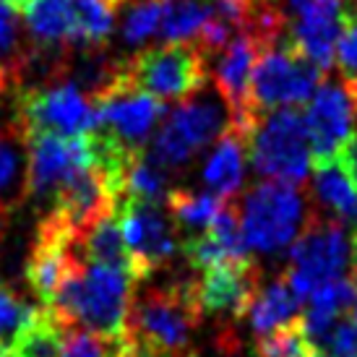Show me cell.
Returning <instances> with one entry per match:
<instances>
[{"label": "cell", "instance_id": "obj_25", "mask_svg": "<svg viewBox=\"0 0 357 357\" xmlns=\"http://www.w3.org/2000/svg\"><path fill=\"white\" fill-rule=\"evenodd\" d=\"M63 342H66V328L55 321L50 310L37 307L34 318L21 331L8 357H60Z\"/></svg>", "mask_w": 357, "mask_h": 357}, {"label": "cell", "instance_id": "obj_21", "mask_svg": "<svg viewBox=\"0 0 357 357\" xmlns=\"http://www.w3.org/2000/svg\"><path fill=\"white\" fill-rule=\"evenodd\" d=\"M76 250H79V258L84 264H86V261H94V264L115 266V268L128 271L130 277H133L130 253H128V248H126V240H123V232H120L115 211L107 214V217H102L100 222H94V225H91L89 229H84L81 235H76Z\"/></svg>", "mask_w": 357, "mask_h": 357}, {"label": "cell", "instance_id": "obj_28", "mask_svg": "<svg viewBox=\"0 0 357 357\" xmlns=\"http://www.w3.org/2000/svg\"><path fill=\"white\" fill-rule=\"evenodd\" d=\"M34 313H37V307L21 300L13 289L0 287V357H8L16 339L34 318Z\"/></svg>", "mask_w": 357, "mask_h": 357}, {"label": "cell", "instance_id": "obj_20", "mask_svg": "<svg viewBox=\"0 0 357 357\" xmlns=\"http://www.w3.org/2000/svg\"><path fill=\"white\" fill-rule=\"evenodd\" d=\"M24 24L37 45H73V0H26Z\"/></svg>", "mask_w": 357, "mask_h": 357}, {"label": "cell", "instance_id": "obj_23", "mask_svg": "<svg viewBox=\"0 0 357 357\" xmlns=\"http://www.w3.org/2000/svg\"><path fill=\"white\" fill-rule=\"evenodd\" d=\"M225 201L227 199H222L211 190L193 193V190L185 188H169L165 204L169 206V214L178 219L180 227L193 232V235H201V232H206L214 225V219H217L219 208L225 206Z\"/></svg>", "mask_w": 357, "mask_h": 357}, {"label": "cell", "instance_id": "obj_4", "mask_svg": "<svg viewBox=\"0 0 357 357\" xmlns=\"http://www.w3.org/2000/svg\"><path fill=\"white\" fill-rule=\"evenodd\" d=\"M240 214V232L248 253L274 256L292 245L307 222L305 199L298 185L266 180L258 183L243 199Z\"/></svg>", "mask_w": 357, "mask_h": 357}, {"label": "cell", "instance_id": "obj_33", "mask_svg": "<svg viewBox=\"0 0 357 357\" xmlns=\"http://www.w3.org/2000/svg\"><path fill=\"white\" fill-rule=\"evenodd\" d=\"M352 258H355V277H357V229L352 235Z\"/></svg>", "mask_w": 357, "mask_h": 357}, {"label": "cell", "instance_id": "obj_17", "mask_svg": "<svg viewBox=\"0 0 357 357\" xmlns=\"http://www.w3.org/2000/svg\"><path fill=\"white\" fill-rule=\"evenodd\" d=\"M29 193V151L19 123L0 126V208L13 211Z\"/></svg>", "mask_w": 357, "mask_h": 357}, {"label": "cell", "instance_id": "obj_30", "mask_svg": "<svg viewBox=\"0 0 357 357\" xmlns=\"http://www.w3.org/2000/svg\"><path fill=\"white\" fill-rule=\"evenodd\" d=\"M337 157H339V162L344 165V169L349 172V178L357 183V133L342 146V151H339Z\"/></svg>", "mask_w": 357, "mask_h": 357}, {"label": "cell", "instance_id": "obj_10", "mask_svg": "<svg viewBox=\"0 0 357 357\" xmlns=\"http://www.w3.org/2000/svg\"><path fill=\"white\" fill-rule=\"evenodd\" d=\"M115 217L130 253L136 279L149 277L162 266H167L178 253L175 227L169 222V214L157 201L123 199L115 206Z\"/></svg>", "mask_w": 357, "mask_h": 357}, {"label": "cell", "instance_id": "obj_26", "mask_svg": "<svg viewBox=\"0 0 357 357\" xmlns=\"http://www.w3.org/2000/svg\"><path fill=\"white\" fill-rule=\"evenodd\" d=\"M165 0H123V19H120V37L130 47L146 45L157 37L162 21Z\"/></svg>", "mask_w": 357, "mask_h": 357}, {"label": "cell", "instance_id": "obj_11", "mask_svg": "<svg viewBox=\"0 0 357 357\" xmlns=\"http://www.w3.org/2000/svg\"><path fill=\"white\" fill-rule=\"evenodd\" d=\"M91 102L100 115V128L130 151L144 149L165 115V102L128 86L123 76L97 97H91Z\"/></svg>", "mask_w": 357, "mask_h": 357}, {"label": "cell", "instance_id": "obj_19", "mask_svg": "<svg viewBox=\"0 0 357 357\" xmlns=\"http://www.w3.org/2000/svg\"><path fill=\"white\" fill-rule=\"evenodd\" d=\"M300 303L303 300L289 289L284 274L268 284H261L248 305V324L258 337L271 334L277 328L300 321Z\"/></svg>", "mask_w": 357, "mask_h": 357}, {"label": "cell", "instance_id": "obj_3", "mask_svg": "<svg viewBox=\"0 0 357 357\" xmlns=\"http://www.w3.org/2000/svg\"><path fill=\"white\" fill-rule=\"evenodd\" d=\"M208 55L196 42H162L123 63L128 86L159 102H183L204 91Z\"/></svg>", "mask_w": 357, "mask_h": 357}, {"label": "cell", "instance_id": "obj_22", "mask_svg": "<svg viewBox=\"0 0 357 357\" xmlns=\"http://www.w3.org/2000/svg\"><path fill=\"white\" fill-rule=\"evenodd\" d=\"M123 0H73V45L100 47L115 29Z\"/></svg>", "mask_w": 357, "mask_h": 357}, {"label": "cell", "instance_id": "obj_8", "mask_svg": "<svg viewBox=\"0 0 357 357\" xmlns=\"http://www.w3.org/2000/svg\"><path fill=\"white\" fill-rule=\"evenodd\" d=\"M349 258L352 238L344 225L328 217H310L298 240L292 243L284 279L300 300H307L326 282L347 277L344 271L349 266Z\"/></svg>", "mask_w": 357, "mask_h": 357}, {"label": "cell", "instance_id": "obj_1", "mask_svg": "<svg viewBox=\"0 0 357 357\" xmlns=\"http://www.w3.org/2000/svg\"><path fill=\"white\" fill-rule=\"evenodd\" d=\"M133 282L136 279L123 268L94 261L76 264L60 282L47 310L66 331L84 328L107 342H123Z\"/></svg>", "mask_w": 357, "mask_h": 357}, {"label": "cell", "instance_id": "obj_34", "mask_svg": "<svg viewBox=\"0 0 357 357\" xmlns=\"http://www.w3.org/2000/svg\"><path fill=\"white\" fill-rule=\"evenodd\" d=\"M3 3H8V6H13V8H24L26 0H3Z\"/></svg>", "mask_w": 357, "mask_h": 357}, {"label": "cell", "instance_id": "obj_14", "mask_svg": "<svg viewBox=\"0 0 357 357\" xmlns=\"http://www.w3.org/2000/svg\"><path fill=\"white\" fill-rule=\"evenodd\" d=\"M344 19L347 16L342 0H289V42L310 63L326 70L334 60Z\"/></svg>", "mask_w": 357, "mask_h": 357}, {"label": "cell", "instance_id": "obj_24", "mask_svg": "<svg viewBox=\"0 0 357 357\" xmlns=\"http://www.w3.org/2000/svg\"><path fill=\"white\" fill-rule=\"evenodd\" d=\"M214 8L201 0H165L157 37L162 42H196Z\"/></svg>", "mask_w": 357, "mask_h": 357}, {"label": "cell", "instance_id": "obj_15", "mask_svg": "<svg viewBox=\"0 0 357 357\" xmlns=\"http://www.w3.org/2000/svg\"><path fill=\"white\" fill-rule=\"evenodd\" d=\"M261 287V271L250 258L227 261L201 271L196 279V298L201 313L238 321L248 313L256 289Z\"/></svg>", "mask_w": 357, "mask_h": 357}, {"label": "cell", "instance_id": "obj_12", "mask_svg": "<svg viewBox=\"0 0 357 357\" xmlns=\"http://www.w3.org/2000/svg\"><path fill=\"white\" fill-rule=\"evenodd\" d=\"M29 151V193L37 201H52L76 172L94 162L89 136L24 133Z\"/></svg>", "mask_w": 357, "mask_h": 357}, {"label": "cell", "instance_id": "obj_37", "mask_svg": "<svg viewBox=\"0 0 357 357\" xmlns=\"http://www.w3.org/2000/svg\"><path fill=\"white\" fill-rule=\"evenodd\" d=\"M277 3H282V0H277Z\"/></svg>", "mask_w": 357, "mask_h": 357}, {"label": "cell", "instance_id": "obj_9", "mask_svg": "<svg viewBox=\"0 0 357 357\" xmlns=\"http://www.w3.org/2000/svg\"><path fill=\"white\" fill-rule=\"evenodd\" d=\"M19 123L24 133H55V136H89L100 128V115L89 94L79 84L50 79L19 94Z\"/></svg>", "mask_w": 357, "mask_h": 357}, {"label": "cell", "instance_id": "obj_5", "mask_svg": "<svg viewBox=\"0 0 357 357\" xmlns=\"http://www.w3.org/2000/svg\"><path fill=\"white\" fill-rule=\"evenodd\" d=\"M245 146H248L253 169L266 180L300 185L313 167L305 120L298 107H279L264 112L250 128Z\"/></svg>", "mask_w": 357, "mask_h": 357}, {"label": "cell", "instance_id": "obj_31", "mask_svg": "<svg viewBox=\"0 0 357 357\" xmlns=\"http://www.w3.org/2000/svg\"><path fill=\"white\" fill-rule=\"evenodd\" d=\"M109 357H149V355H144L141 349H136L133 344H128V342H115Z\"/></svg>", "mask_w": 357, "mask_h": 357}, {"label": "cell", "instance_id": "obj_29", "mask_svg": "<svg viewBox=\"0 0 357 357\" xmlns=\"http://www.w3.org/2000/svg\"><path fill=\"white\" fill-rule=\"evenodd\" d=\"M115 342L97 337L84 328H68L66 331V342L60 349V357H109Z\"/></svg>", "mask_w": 357, "mask_h": 357}, {"label": "cell", "instance_id": "obj_36", "mask_svg": "<svg viewBox=\"0 0 357 357\" xmlns=\"http://www.w3.org/2000/svg\"><path fill=\"white\" fill-rule=\"evenodd\" d=\"M183 357H196V355H190V352H188V355H183Z\"/></svg>", "mask_w": 357, "mask_h": 357}, {"label": "cell", "instance_id": "obj_35", "mask_svg": "<svg viewBox=\"0 0 357 357\" xmlns=\"http://www.w3.org/2000/svg\"><path fill=\"white\" fill-rule=\"evenodd\" d=\"M310 357H331V355H326L324 349H316V352H313V355H310Z\"/></svg>", "mask_w": 357, "mask_h": 357}, {"label": "cell", "instance_id": "obj_27", "mask_svg": "<svg viewBox=\"0 0 357 357\" xmlns=\"http://www.w3.org/2000/svg\"><path fill=\"white\" fill-rule=\"evenodd\" d=\"M313 352H316V347L303 328V316L295 324H287L271 334L258 337L256 344L258 357H310Z\"/></svg>", "mask_w": 357, "mask_h": 357}, {"label": "cell", "instance_id": "obj_32", "mask_svg": "<svg viewBox=\"0 0 357 357\" xmlns=\"http://www.w3.org/2000/svg\"><path fill=\"white\" fill-rule=\"evenodd\" d=\"M8 214L10 211L0 208V238H3V232H6V227H8Z\"/></svg>", "mask_w": 357, "mask_h": 357}, {"label": "cell", "instance_id": "obj_16", "mask_svg": "<svg viewBox=\"0 0 357 357\" xmlns=\"http://www.w3.org/2000/svg\"><path fill=\"white\" fill-rule=\"evenodd\" d=\"M313 196L331 217L357 229V183L339 157L313 162Z\"/></svg>", "mask_w": 357, "mask_h": 357}, {"label": "cell", "instance_id": "obj_7", "mask_svg": "<svg viewBox=\"0 0 357 357\" xmlns=\"http://www.w3.org/2000/svg\"><path fill=\"white\" fill-rule=\"evenodd\" d=\"M321 68L303 55L289 40H279L261 50L250 76L248 109L253 118L279 107H298L313 97Z\"/></svg>", "mask_w": 357, "mask_h": 357}, {"label": "cell", "instance_id": "obj_2", "mask_svg": "<svg viewBox=\"0 0 357 357\" xmlns=\"http://www.w3.org/2000/svg\"><path fill=\"white\" fill-rule=\"evenodd\" d=\"M199 321L196 282H175L130 300L123 342L149 357H183L188 355L190 334Z\"/></svg>", "mask_w": 357, "mask_h": 357}, {"label": "cell", "instance_id": "obj_18", "mask_svg": "<svg viewBox=\"0 0 357 357\" xmlns=\"http://www.w3.org/2000/svg\"><path fill=\"white\" fill-rule=\"evenodd\" d=\"M245 178V139L235 128H227L217 139L204 165V183L211 193L232 199Z\"/></svg>", "mask_w": 357, "mask_h": 357}, {"label": "cell", "instance_id": "obj_6", "mask_svg": "<svg viewBox=\"0 0 357 357\" xmlns=\"http://www.w3.org/2000/svg\"><path fill=\"white\" fill-rule=\"evenodd\" d=\"M227 128H232V115L225 100L199 91L188 100L178 102L165 126L157 130L146 154L165 172H175L185 167L204 146L217 141Z\"/></svg>", "mask_w": 357, "mask_h": 357}, {"label": "cell", "instance_id": "obj_13", "mask_svg": "<svg viewBox=\"0 0 357 357\" xmlns=\"http://www.w3.org/2000/svg\"><path fill=\"white\" fill-rule=\"evenodd\" d=\"M303 120L313 162H318L337 157L342 146L355 136L357 112L347 89L337 81H326L313 91Z\"/></svg>", "mask_w": 357, "mask_h": 357}]
</instances>
